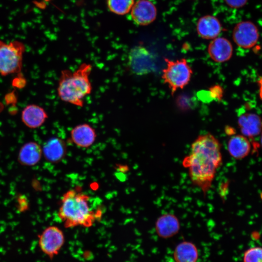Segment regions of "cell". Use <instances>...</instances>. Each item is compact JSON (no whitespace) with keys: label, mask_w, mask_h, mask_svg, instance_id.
Segmentation results:
<instances>
[{"label":"cell","mask_w":262,"mask_h":262,"mask_svg":"<svg viewBox=\"0 0 262 262\" xmlns=\"http://www.w3.org/2000/svg\"><path fill=\"white\" fill-rule=\"evenodd\" d=\"M42 148L43 155L51 163L61 161L66 155L67 147L65 141L57 137H52L47 140Z\"/></svg>","instance_id":"12"},{"label":"cell","mask_w":262,"mask_h":262,"mask_svg":"<svg viewBox=\"0 0 262 262\" xmlns=\"http://www.w3.org/2000/svg\"><path fill=\"white\" fill-rule=\"evenodd\" d=\"M261 145L262 146V131L261 132Z\"/></svg>","instance_id":"23"},{"label":"cell","mask_w":262,"mask_h":262,"mask_svg":"<svg viewBox=\"0 0 262 262\" xmlns=\"http://www.w3.org/2000/svg\"><path fill=\"white\" fill-rule=\"evenodd\" d=\"M131 14L133 21L136 24L146 26L156 19L157 9L155 5L149 0H138L134 3Z\"/></svg>","instance_id":"8"},{"label":"cell","mask_w":262,"mask_h":262,"mask_svg":"<svg viewBox=\"0 0 262 262\" xmlns=\"http://www.w3.org/2000/svg\"><path fill=\"white\" fill-rule=\"evenodd\" d=\"M71 142L77 147L88 148L92 146L97 137L96 130L90 124L83 123L73 127L70 131Z\"/></svg>","instance_id":"9"},{"label":"cell","mask_w":262,"mask_h":262,"mask_svg":"<svg viewBox=\"0 0 262 262\" xmlns=\"http://www.w3.org/2000/svg\"><path fill=\"white\" fill-rule=\"evenodd\" d=\"M238 123L242 134L246 137L257 136L262 131L261 119L254 113H248L241 115Z\"/></svg>","instance_id":"15"},{"label":"cell","mask_w":262,"mask_h":262,"mask_svg":"<svg viewBox=\"0 0 262 262\" xmlns=\"http://www.w3.org/2000/svg\"><path fill=\"white\" fill-rule=\"evenodd\" d=\"M243 262H262V247L254 246L246 250L243 255Z\"/></svg>","instance_id":"20"},{"label":"cell","mask_w":262,"mask_h":262,"mask_svg":"<svg viewBox=\"0 0 262 262\" xmlns=\"http://www.w3.org/2000/svg\"><path fill=\"white\" fill-rule=\"evenodd\" d=\"M196 30L198 35L205 39H213L222 31L219 20L211 15L204 16L197 23Z\"/></svg>","instance_id":"14"},{"label":"cell","mask_w":262,"mask_h":262,"mask_svg":"<svg viewBox=\"0 0 262 262\" xmlns=\"http://www.w3.org/2000/svg\"><path fill=\"white\" fill-rule=\"evenodd\" d=\"M180 223L177 216L171 213H165L156 220L155 229L157 235L163 239H168L176 235L180 231Z\"/></svg>","instance_id":"10"},{"label":"cell","mask_w":262,"mask_h":262,"mask_svg":"<svg viewBox=\"0 0 262 262\" xmlns=\"http://www.w3.org/2000/svg\"><path fill=\"white\" fill-rule=\"evenodd\" d=\"M103 213L98 198L72 189L62 196L57 214L66 228H72L91 227L100 220Z\"/></svg>","instance_id":"2"},{"label":"cell","mask_w":262,"mask_h":262,"mask_svg":"<svg viewBox=\"0 0 262 262\" xmlns=\"http://www.w3.org/2000/svg\"><path fill=\"white\" fill-rule=\"evenodd\" d=\"M65 242L63 231L55 226L47 227L38 235L40 249L50 259H52L59 254Z\"/></svg>","instance_id":"6"},{"label":"cell","mask_w":262,"mask_h":262,"mask_svg":"<svg viewBox=\"0 0 262 262\" xmlns=\"http://www.w3.org/2000/svg\"><path fill=\"white\" fill-rule=\"evenodd\" d=\"M251 149V145L247 138L243 135L232 136L228 142V150L229 155L236 160L246 157Z\"/></svg>","instance_id":"17"},{"label":"cell","mask_w":262,"mask_h":262,"mask_svg":"<svg viewBox=\"0 0 262 262\" xmlns=\"http://www.w3.org/2000/svg\"><path fill=\"white\" fill-rule=\"evenodd\" d=\"M221 148L219 141L213 134H202L192 143L190 153L182 160L191 182L204 195L210 190L222 164Z\"/></svg>","instance_id":"1"},{"label":"cell","mask_w":262,"mask_h":262,"mask_svg":"<svg viewBox=\"0 0 262 262\" xmlns=\"http://www.w3.org/2000/svg\"><path fill=\"white\" fill-rule=\"evenodd\" d=\"M224 1L230 8L238 9L243 7L248 0H224Z\"/></svg>","instance_id":"22"},{"label":"cell","mask_w":262,"mask_h":262,"mask_svg":"<svg viewBox=\"0 0 262 262\" xmlns=\"http://www.w3.org/2000/svg\"><path fill=\"white\" fill-rule=\"evenodd\" d=\"M259 37L256 25L250 21H243L237 23L232 32V38L235 44L244 49L254 46Z\"/></svg>","instance_id":"7"},{"label":"cell","mask_w":262,"mask_h":262,"mask_svg":"<svg viewBox=\"0 0 262 262\" xmlns=\"http://www.w3.org/2000/svg\"><path fill=\"white\" fill-rule=\"evenodd\" d=\"M25 46L15 40L9 43L0 40V74L5 76L21 71Z\"/></svg>","instance_id":"5"},{"label":"cell","mask_w":262,"mask_h":262,"mask_svg":"<svg viewBox=\"0 0 262 262\" xmlns=\"http://www.w3.org/2000/svg\"><path fill=\"white\" fill-rule=\"evenodd\" d=\"M107 6L110 12L117 15H124L131 11L134 0H107Z\"/></svg>","instance_id":"19"},{"label":"cell","mask_w":262,"mask_h":262,"mask_svg":"<svg viewBox=\"0 0 262 262\" xmlns=\"http://www.w3.org/2000/svg\"><path fill=\"white\" fill-rule=\"evenodd\" d=\"M43 155L42 148L37 143L27 142L20 148L18 155L19 163L25 166H33L40 161Z\"/></svg>","instance_id":"16"},{"label":"cell","mask_w":262,"mask_h":262,"mask_svg":"<svg viewBox=\"0 0 262 262\" xmlns=\"http://www.w3.org/2000/svg\"><path fill=\"white\" fill-rule=\"evenodd\" d=\"M92 65L81 64L74 71L68 69L61 71L57 88L59 98L63 102L79 107L84 104V98L92 91L90 76Z\"/></svg>","instance_id":"3"},{"label":"cell","mask_w":262,"mask_h":262,"mask_svg":"<svg viewBox=\"0 0 262 262\" xmlns=\"http://www.w3.org/2000/svg\"><path fill=\"white\" fill-rule=\"evenodd\" d=\"M208 52L212 60L216 63H224L230 59L233 48L230 42L224 37H216L210 42Z\"/></svg>","instance_id":"11"},{"label":"cell","mask_w":262,"mask_h":262,"mask_svg":"<svg viewBox=\"0 0 262 262\" xmlns=\"http://www.w3.org/2000/svg\"><path fill=\"white\" fill-rule=\"evenodd\" d=\"M209 93L211 98L221 100L223 97L224 91L221 85L215 84L210 87Z\"/></svg>","instance_id":"21"},{"label":"cell","mask_w":262,"mask_h":262,"mask_svg":"<svg viewBox=\"0 0 262 262\" xmlns=\"http://www.w3.org/2000/svg\"><path fill=\"white\" fill-rule=\"evenodd\" d=\"M166 66L163 70L162 78L173 95L178 89H183L189 82L192 69L185 59L176 61L165 58Z\"/></svg>","instance_id":"4"},{"label":"cell","mask_w":262,"mask_h":262,"mask_svg":"<svg viewBox=\"0 0 262 262\" xmlns=\"http://www.w3.org/2000/svg\"><path fill=\"white\" fill-rule=\"evenodd\" d=\"M199 253L196 246L192 242L182 241L178 244L173 252L175 262H197Z\"/></svg>","instance_id":"18"},{"label":"cell","mask_w":262,"mask_h":262,"mask_svg":"<svg viewBox=\"0 0 262 262\" xmlns=\"http://www.w3.org/2000/svg\"><path fill=\"white\" fill-rule=\"evenodd\" d=\"M48 118L45 109L36 104L26 106L21 112V120L24 124L30 129H37L44 124Z\"/></svg>","instance_id":"13"}]
</instances>
